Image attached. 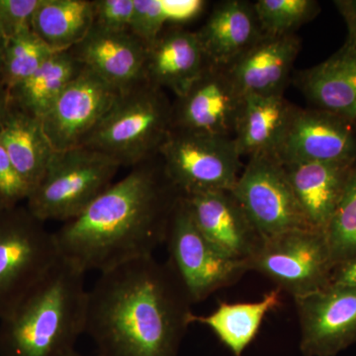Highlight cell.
I'll return each instance as SVG.
<instances>
[{"instance_id": "cell-20", "label": "cell", "mask_w": 356, "mask_h": 356, "mask_svg": "<svg viewBox=\"0 0 356 356\" xmlns=\"http://www.w3.org/2000/svg\"><path fill=\"white\" fill-rule=\"evenodd\" d=\"M355 165L325 163L283 165L312 229L325 233Z\"/></svg>"}, {"instance_id": "cell-12", "label": "cell", "mask_w": 356, "mask_h": 356, "mask_svg": "<svg viewBox=\"0 0 356 356\" xmlns=\"http://www.w3.org/2000/svg\"><path fill=\"white\" fill-rule=\"evenodd\" d=\"M294 301L303 356H336L356 343V287L327 286Z\"/></svg>"}, {"instance_id": "cell-22", "label": "cell", "mask_w": 356, "mask_h": 356, "mask_svg": "<svg viewBox=\"0 0 356 356\" xmlns=\"http://www.w3.org/2000/svg\"><path fill=\"white\" fill-rule=\"evenodd\" d=\"M295 110L283 93L245 95L234 134L241 158L275 156Z\"/></svg>"}, {"instance_id": "cell-10", "label": "cell", "mask_w": 356, "mask_h": 356, "mask_svg": "<svg viewBox=\"0 0 356 356\" xmlns=\"http://www.w3.org/2000/svg\"><path fill=\"white\" fill-rule=\"evenodd\" d=\"M232 193L264 241L292 229H312L284 166L274 156L248 159Z\"/></svg>"}, {"instance_id": "cell-7", "label": "cell", "mask_w": 356, "mask_h": 356, "mask_svg": "<svg viewBox=\"0 0 356 356\" xmlns=\"http://www.w3.org/2000/svg\"><path fill=\"white\" fill-rule=\"evenodd\" d=\"M159 154L166 177L181 196L232 191L242 172L234 138L172 128Z\"/></svg>"}, {"instance_id": "cell-27", "label": "cell", "mask_w": 356, "mask_h": 356, "mask_svg": "<svg viewBox=\"0 0 356 356\" xmlns=\"http://www.w3.org/2000/svg\"><path fill=\"white\" fill-rule=\"evenodd\" d=\"M55 53L32 29L7 37L0 81L9 90L34 74Z\"/></svg>"}, {"instance_id": "cell-38", "label": "cell", "mask_w": 356, "mask_h": 356, "mask_svg": "<svg viewBox=\"0 0 356 356\" xmlns=\"http://www.w3.org/2000/svg\"><path fill=\"white\" fill-rule=\"evenodd\" d=\"M9 208L11 207H9V206L7 205V204L6 203V201L3 200V198H2L1 196H0V214H1V213H3L4 211L9 209Z\"/></svg>"}, {"instance_id": "cell-21", "label": "cell", "mask_w": 356, "mask_h": 356, "mask_svg": "<svg viewBox=\"0 0 356 356\" xmlns=\"http://www.w3.org/2000/svg\"><path fill=\"white\" fill-rule=\"evenodd\" d=\"M197 34L208 63L226 67L264 36L254 3L229 0L210 14Z\"/></svg>"}, {"instance_id": "cell-29", "label": "cell", "mask_w": 356, "mask_h": 356, "mask_svg": "<svg viewBox=\"0 0 356 356\" xmlns=\"http://www.w3.org/2000/svg\"><path fill=\"white\" fill-rule=\"evenodd\" d=\"M254 8L264 35L282 36L317 15L318 4L313 0H259Z\"/></svg>"}, {"instance_id": "cell-32", "label": "cell", "mask_w": 356, "mask_h": 356, "mask_svg": "<svg viewBox=\"0 0 356 356\" xmlns=\"http://www.w3.org/2000/svg\"><path fill=\"white\" fill-rule=\"evenodd\" d=\"M40 0H0V28L6 38L32 29V19Z\"/></svg>"}, {"instance_id": "cell-13", "label": "cell", "mask_w": 356, "mask_h": 356, "mask_svg": "<svg viewBox=\"0 0 356 356\" xmlns=\"http://www.w3.org/2000/svg\"><path fill=\"white\" fill-rule=\"evenodd\" d=\"M283 165L356 163V127L317 108H296L275 154Z\"/></svg>"}, {"instance_id": "cell-15", "label": "cell", "mask_w": 356, "mask_h": 356, "mask_svg": "<svg viewBox=\"0 0 356 356\" xmlns=\"http://www.w3.org/2000/svg\"><path fill=\"white\" fill-rule=\"evenodd\" d=\"M181 198L199 231L227 257L247 266L261 250L264 238L232 191L205 192Z\"/></svg>"}, {"instance_id": "cell-18", "label": "cell", "mask_w": 356, "mask_h": 356, "mask_svg": "<svg viewBox=\"0 0 356 356\" xmlns=\"http://www.w3.org/2000/svg\"><path fill=\"white\" fill-rule=\"evenodd\" d=\"M207 58L196 32L163 31L147 47L145 81L182 97L205 72Z\"/></svg>"}, {"instance_id": "cell-3", "label": "cell", "mask_w": 356, "mask_h": 356, "mask_svg": "<svg viewBox=\"0 0 356 356\" xmlns=\"http://www.w3.org/2000/svg\"><path fill=\"white\" fill-rule=\"evenodd\" d=\"M86 274L58 259L0 323V356H69L86 332Z\"/></svg>"}, {"instance_id": "cell-1", "label": "cell", "mask_w": 356, "mask_h": 356, "mask_svg": "<svg viewBox=\"0 0 356 356\" xmlns=\"http://www.w3.org/2000/svg\"><path fill=\"white\" fill-rule=\"evenodd\" d=\"M193 305L168 262L143 257L100 273L86 332L99 356H177Z\"/></svg>"}, {"instance_id": "cell-16", "label": "cell", "mask_w": 356, "mask_h": 356, "mask_svg": "<svg viewBox=\"0 0 356 356\" xmlns=\"http://www.w3.org/2000/svg\"><path fill=\"white\" fill-rule=\"evenodd\" d=\"M70 51L84 67L120 92L145 81L147 46L131 32H105L92 27Z\"/></svg>"}, {"instance_id": "cell-5", "label": "cell", "mask_w": 356, "mask_h": 356, "mask_svg": "<svg viewBox=\"0 0 356 356\" xmlns=\"http://www.w3.org/2000/svg\"><path fill=\"white\" fill-rule=\"evenodd\" d=\"M120 168L115 159L86 146L56 152L27 199V210L42 222L70 221L113 184Z\"/></svg>"}, {"instance_id": "cell-30", "label": "cell", "mask_w": 356, "mask_h": 356, "mask_svg": "<svg viewBox=\"0 0 356 356\" xmlns=\"http://www.w3.org/2000/svg\"><path fill=\"white\" fill-rule=\"evenodd\" d=\"M325 235L334 266L356 254V165Z\"/></svg>"}, {"instance_id": "cell-19", "label": "cell", "mask_w": 356, "mask_h": 356, "mask_svg": "<svg viewBox=\"0 0 356 356\" xmlns=\"http://www.w3.org/2000/svg\"><path fill=\"white\" fill-rule=\"evenodd\" d=\"M304 95L316 108L341 117L356 127V38L348 31L332 57L300 76Z\"/></svg>"}, {"instance_id": "cell-37", "label": "cell", "mask_w": 356, "mask_h": 356, "mask_svg": "<svg viewBox=\"0 0 356 356\" xmlns=\"http://www.w3.org/2000/svg\"><path fill=\"white\" fill-rule=\"evenodd\" d=\"M6 36L0 28V70H1L2 58H3L4 47H6Z\"/></svg>"}, {"instance_id": "cell-28", "label": "cell", "mask_w": 356, "mask_h": 356, "mask_svg": "<svg viewBox=\"0 0 356 356\" xmlns=\"http://www.w3.org/2000/svg\"><path fill=\"white\" fill-rule=\"evenodd\" d=\"M201 7V1L135 0L130 32L147 47L165 31L166 23L191 19Z\"/></svg>"}, {"instance_id": "cell-4", "label": "cell", "mask_w": 356, "mask_h": 356, "mask_svg": "<svg viewBox=\"0 0 356 356\" xmlns=\"http://www.w3.org/2000/svg\"><path fill=\"white\" fill-rule=\"evenodd\" d=\"M172 124L173 108L163 89L143 81L121 93L83 146L134 168L159 153Z\"/></svg>"}, {"instance_id": "cell-33", "label": "cell", "mask_w": 356, "mask_h": 356, "mask_svg": "<svg viewBox=\"0 0 356 356\" xmlns=\"http://www.w3.org/2000/svg\"><path fill=\"white\" fill-rule=\"evenodd\" d=\"M31 191L21 177L6 149L0 144V196L9 207H16L22 200H27Z\"/></svg>"}, {"instance_id": "cell-31", "label": "cell", "mask_w": 356, "mask_h": 356, "mask_svg": "<svg viewBox=\"0 0 356 356\" xmlns=\"http://www.w3.org/2000/svg\"><path fill=\"white\" fill-rule=\"evenodd\" d=\"M93 27L105 32H130L135 0H95Z\"/></svg>"}, {"instance_id": "cell-34", "label": "cell", "mask_w": 356, "mask_h": 356, "mask_svg": "<svg viewBox=\"0 0 356 356\" xmlns=\"http://www.w3.org/2000/svg\"><path fill=\"white\" fill-rule=\"evenodd\" d=\"M329 286L356 287V254L334 266Z\"/></svg>"}, {"instance_id": "cell-39", "label": "cell", "mask_w": 356, "mask_h": 356, "mask_svg": "<svg viewBox=\"0 0 356 356\" xmlns=\"http://www.w3.org/2000/svg\"><path fill=\"white\" fill-rule=\"evenodd\" d=\"M69 356H84V355H79V353H76V351H74V353H72V355H70ZM95 356H99V355H95Z\"/></svg>"}, {"instance_id": "cell-23", "label": "cell", "mask_w": 356, "mask_h": 356, "mask_svg": "<svg viewBox=\"0 0 356 356\" xmlns=\"http://www.w3.org/2000/svg\"><path fill=\"white\" fill-rule=\"evenodd\" d=\"M0 144L30 191H34L56 153L41 119L11 105L0 129Z\"/></svg>"}, {"instance_id": "cell-9", "label": "cell", "mask_w": 356, "mask_h": 356, "mask_svg": "<svg viewBox=\"0 0 356 356\" xmlns=\"http://www.w3.org/2000/svg\"><path fill=\"white\" fill-rule=\"evenodd\" d=\"M170 261L192 303L228 287L248 273L242 261L222 254L199 231L180 196L173 210L165 241Z\"/></svg>"}, {"instance_id": "cell-14", "label": "cell", "mask_w": 356, "mask_h": 356, "mask_svg": "<svg viewBox=\"0 0 356 356\" xmlns=\"http://www.w3.org/2000/svg\"><path fill=\"white\" fill-rule=\"evenodd\" d=\"M243 97L225 67L209 65L173 109L172 128L234 138Z\"/></svg>"}, {"instance_id": "cell-17", "label": "cell", "mask_w": 356, "mask_h": 356, "mask_svg": "<svg viewBox=\"0 0 356 356\" xmlns=\"http://www.w3.org/2000/svg\"><path fill=\"white\" fill-rule=\"evenodd\" d=\"M300 51L294 34L264 35L225 67L243 96L283 93Z\"/></svg>"}, {"instance_id": "cell-6", "label": "cell", "mask_w": 356, "mask_h": 356, "mask_svg": "<svg viewBox=\"0 0 356 356\" xmlns=\"http://www.w3.org/2000/svg\"><path fill=\"white\" fill-rule=\"evenodd\" d=\"M60 259L54 233L27 209L0 214V320L6 317Z\"/></svg>"}, {"instance_id": "cell-25", "label": "cell", "mask_w": 356, "mask_h": 356, "mask_svg": "<svg viewBox=\"0 0 356 356\" xmlns=\"http://www.w3.org/2000/svg\"><path fill=\"white\" fill-rule=\"evenodd\" d=\"M83 69L70 51L53 54L34 74L9 89L13 106L42 119Z\"/></svg>"}, {"instance_id": "cell-11", "label": "cell", "mask_w": 356, "mask_h": 356, "mask_svg": "<svg viewBox=\"0 0 356 356\" xmlns=\"http://www.w3.org/2000/svg\"><path fill=\"white\" fill-rule=\"evenodd\" d=\"M121 93L83 67L41 119L54 149L83 146Z\"/></svg>"}, {"instance_id": "cell-8", "label": "cell", "mask_w": 356, "mask_h": 356, "mask_svg": "<svg viewBox=\"0 0 356 356\" xmlns=\"http://www.w3.org/2000/svg\"><path fill=\"white\" fill-rule=\"evenodd\" d=\"M334 266L325 233L313 229L267 238L247 264L248 271L266 276L293 299L329 286Z\"/></svg>"}, {"instance_id": "cell-36", "label": "cell", "mask_w": 356, "mask_h": 356, "mask_svg": "<svg viewBox=\"0 0 356 356\" xmlns=\"http://www.w3.org/2000/svg\"><path fill=\"white\" fill-rule=\"evenodd\" d=\"M10 106L11 102L8 89L0 81V129H1L4 120H6Z\"/></svg>"}, {"instance_id": "cell-24", "label": "cell", "mask_w": 356, "mask_h": 356, "mask_svg": "<svg viewBox=\"0 0 356 356\" xmlns=\"http://www.w3.org/2000/svg\"><path fill=\"white\" fill-rule=\"evenodd\" d=\"M280 288L266 293L262 299L243 303L221 302L207 316L192 315L191 323L206 325L234 356H242L257 337L269 312L281 303Z\"/></svg>"}, {"instance_id": "cell-2", "label": "cell", "mask_w": 356, "mask_h": 356, "mask_svg": "<svg viewBox=\"0 0 356 356\" xmlns=\"http://www.w3.org/2000/svg\"><path fill=\"white\" fill-rule=\"evenodd\" d=\"M179 197L163 165L149 159L134 166L54 233L58 254L84 274L152 257L165 243Z\"/></svg>"}, {"instance_id": "cell-26", "label": "cell", "mask_w": 356, "mask_h": 356, "mask_svg": "<svg viewBox=\"0 0 356 356\" xmlns=\"http://www.w3.org/2000/svg\"><path fill=\"white\" fill-rule=\"evenodd\" d=\"M31 27L54 51H70L92 29V1L40 0Z\"/></svg>"}, {"instance_id": "cell-35", "label": "cell", "mask_w": 356, "mask_h": 356, "mask_svg": "<svg viewBox=\"0 0 356 356\" xmlns=\"http://www.w3.org/2000/svg\"><path fill=\"white\" fill-rule=\"evenodd\" d=\"M337 6L339 7L341 14H343L348 30L355 35L356 38V0L350 1L336 2Z\"/></svg>"}]
</instances>
